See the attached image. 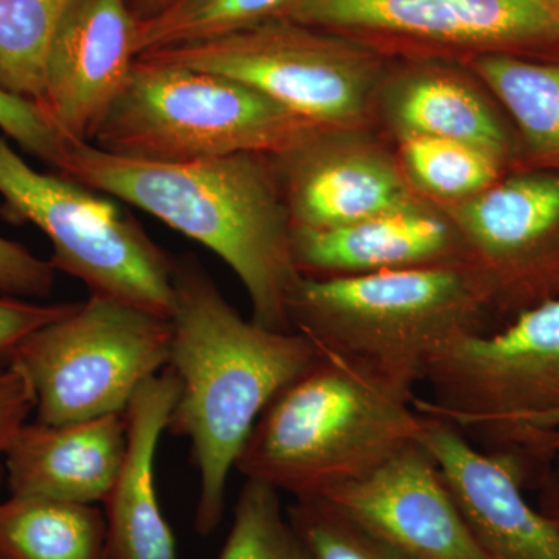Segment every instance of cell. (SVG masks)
Instances as JSON below:
<instances>
[{
    "mask_svg": "<svg viewBox=\"0 0 559 559\" xmlns=\"http://www.w3.org/2000/svg\"><path fill=\"white\" fill-rule=\"evenodd\" d=\"M168 366L179 395L167 430L190 441L200 473L194 530L210 536L226 510V488L260 415L311 366L318 349L299 331L242 318L191 253L175 259Z\"/></svg>",
    "mask_w": 559,
    "mask_h": 559,
    "instance_id": "1",
    "label": "cell"
},
{
    "mask_svg": "<svg viewBox=\"0 0 559 559\" xmlns=\"http://www.w3.org/2000/svg\"><path fill=\"white\" fill-rule=\"evenodd\" d=\"M55 170L150 213L215 252L245 286L253 322L294 331L289 297L300 274L290 249L289 210L270 154L157 164L66 142Z\"/></svg>",
    "mask_w": 559,
    "mask_h": 559,
    "instance_id": "2",
    "label": "cell"
},
{
    "mask_svg": "<svg viewBox=\"0 0 559 559\" xmlns=\"http://www.w3.org/2000/svg\"><path fill=\"white\" fill-rule=\"evenodd\" d=\"M491 294L474 263L300 277L289 319L318 352L415 396L429 364L452 342L480 333Z\"/></svg>",
    "mask_w": 559,
    "mask_h": 559,
    "instance_id": "3",
    "label": "cell"
},
{
    "mask_svg": "<svg viewBox=\"0 0 559 559\" xmlns=\"http://www.w3.org/2000/svg\"><path fill=\"white\" fill-rule=\"evenodd\" d=\"M414 399L318 352L260 415L235 468L296 500L323 498L417 443Z\"/></svg>",
    "mask_w": 559,
    "mask_h": 559,
    "instance_id": "4",
    "label": "cell"
},
{
    "mask_svg": "<svg viewBox=\"0 0 559 559\" xmlns=\"http://www.w3.org/2000/svg\"><path fill=\"white\" fill-rule=\"evenodd\" d=\"M316 128L240 81L138 57L92 145L128 159L183 164L275 156Z\"/></svg>",
    "mask_w": 559,
    "mask_h": 559,
    "instance_id": "5",
    "label": "cell"
},
{
    "mask_svg": "<svg viewBox=\"0 0 559 559\" xmlns=\"http://www.w3.org/2000/svg\"><path fill=\"white\" fill-rule=\"evenodd\" d=\"M0 213L38 227L55 270L79 278L91 296L171 318L175 259L109 197L35 170L0 134Z\"/></svg>",
    "mask_w": 559,
    "mask_h": 559,
    "instance_id": "6",
    "label": "cell"
},
{
    "mask_svg": "<svg viewBox=\"0 0 559 559\" xmlns=\"http://www.w3.org/2000/svg\"><path fill=\"white\" fill-rule=\"evenodd\" d=\"M170 319L91 296L36 330L14 353L35 393V421L69 425L123 414L135 392L167 369Z\"/></svg>",
    "mask_w": 559,
    "mask_h": 559,
    "instance_id": "7",
    "label": "cell"
},
{
    "mask_svg": "<svg viewBox=\"0 0 559 559\" xmlns=\"http://www.w3.org/2000/svg\"><path fill=\"white\" fill-rule=\"evenodd\" d=\"M425 382L430 396H415V409L492 450L559 414V296L496 333L452 342L429 364Z\"/></svg>",
    "mask_w": 559,
    "mask_h": 559,
    "instance_id": "8",
    "label": "cell"
},
{
    "mask_svg": "<svg viewBox=\"0 0 559 559\" xmlns=\"http://www.w3.org/2000/svg\"><path fill=\"white\" fill-rule=\"evenodd\" d=\"M140 57L240 81L322 130L358 127L378 75L370 51L283 16L207 43Z\"/></svg>",
    "mask_w": 559,
    "mask_h": 559,
    "instance_id": "9",
    "label": "cell"
},
{
    "mask_svg": "<svg viewBox=\"0 0 559 559\" xmlns=\"http://www.w3.org/2000/svg\"><path fill=\"white\" fill-rule=\"evenodd\" d=\"M448 218L491 294L520 312L559 296V171L532 170L462 200Z\"/></svg>",
    "mask_w": 559,
    "mask_h": 559,
    "instance_id": "10",
    "label": "cell"
},
{
    "mask_svg": "<svg viewBox=\"0 0 559 559\" xmlns=\"http://www.w3.org/2000/svg\"><path fill=\"white\" fill-rule=\"evenodd\" d=\"M280 16L326 32L359 31L559 58V0H293Z\"/></svg>",
    "mask_w": 559,
    "mask_h": 559,
    "instance_id": "11",
    "label": "cell"
},
{
    "mask_svg": "<svg viewBox=\"0 0 559 559\" xmlns=\"http://www.w3.org/2000/svg\"><path fill=\"white\" fill-rule=\"evenodd\" d=\"M320 500L412 558L487 559L419 441Z\"/></svg>",
    "mask_w": 559,
    "mask_h": 559,
    "instance_id": "12",
    "label": "cell"
},
{
    "mask_svg": "<svg viewBox=\"0 0 559 559\" xmlns=\"http://www.w3.org/2000/svg\"><path fill=\"white\" fill-rule=\"evenodd\" d=\"M138 22L128 0H75L70 7L51 49L39 106L64 142H94L138 58Z\"/></svg>",
    "mask_w": 559,
    "mask_h": 559,
    "instance_id": "13",
    "label": "cell"
},
{
    "mask_svg": "<svg viewBox=\"0 0 559 559\" xmlns=\"http://www.w3.org/2000/svg\"><path fill=\"white\" fill-rule=\"evenodd\" d=\"M293 227L331 229L415 204L384 151L316 128L272 156Z\"/></svg>",
    "mask_w": 559,
    "mask_h": 559,
    "instance_id": "14",
    "label": "cell"
},
{
    "mask_svg": "<svg viewBox=\"0 0 559 559\" xmlns=\"http://www.w3.org/2000/svg\"><path fill=\"white\" fill-rule=\"evenodd\" d=\"M423 418L418 441L440 466L481 554L487 559H559V530L525 499L520 468L474 447L450 423Z\"/></svg>",
    "mask_w": 559,
    "mask_h": 559,
    "instance_id": "15",
    "label": "cell"
},
{
    "mask_svg": "<svg viewBox=\"0 0 559 559\" xmlns=\"http://www.w3.org/2000/svg\"><path fill=\"white\" fill-rule=\"evenodd\" d=\"M290 249L297 272L308 278L473 263L451 219L418 202L347 226L293 227Z\"/></svg>",
    "mask_w": 559,
    "mask_h": 559,
    "instance_id": "16",
    "label": "cell"
},
{
    "mask_svg": "<svg viewBox=\"0 0 559 559\" xmlns=\"http://www.w3.org/2000/svg\"><path fill=\"white\" fill-rule=\"evenodd\" d=\"M124 451V412L60 426L28 421L7 454V485L14 496L97 506L108 498Z\"/></svg>",
    "mask_w": 559,
    "mask_h": 559,
    "instance_id": "17",
    "label": "cell"
},
{
    "mask_svg": "<svg viewBox=\"0 0 559 559\" xmlns=\"http://www.w3.org/2000/svg\"><path fill=\"white\" fill-rule=\"evenodd\" d=\"M178 395V377L167 367L150 378L124 409L127 451L103 502L110 559H178L156 488L157 447Z\"/></svg>",
    "mask_w": 559,
    "mask_h": 559,
    "instance_id": "18",
    "label": "cell"
},
{
    "mask_svg": "<svg viewBox=\"0 0 559 559\" xmlns=\"http://www.w3.org/2000/svg\"><path fill=\"white\" fill-rule=\"evenodd\" d=\"M0 559H110L105 511L10 495L0 500Z\"/></svg>",
    "mask_w": 559,
    "mask_h": 559,
    "instance_id": "19",
    "label": "cell"
},
{
    "mask_svg": "<svg viewBox=\"0 0 559 559\" xmlns=\"http://www.w3.org/2000/svg\"><path fill=\"white\" fill-rule=\"evenodd\" d=\"M474 69L513 117L532 167L559 171V58L487 53Z\"/></svg>",
    "mask_w": 559,
    "mask_h": 559,
    "instance_id": "20",
    "label": "cell"
},
{
    "mask_svg": "<svg viewBox=\"0 0 559 559\" xmlns=\"http://www.w3.org/2000/svg\"><path fill=\"white\" fill-rule=\"evenodd\" d=\"M404 138L421 135L479 146L506 159L510 142L495 112L460 81L425 75L409 81L392 105Z\"/></svg>",
    "mask_w": 559,
    "mask_h": 559,
    "instance_id": "21",
    "label": "cell"
},
{
    "mask_svg": "<svg viewBox=\"0 0 559 559\" xmlns=\"http://www.w3.org/2000/svg\"><path fill=\"white\" fill-rule=\"evenodd\" d=\"M75 0H0V90L39 109L55 39Z\"/></svg>",
    "mask_w": 559,
    "mask_h": 559,
    "instance_id": "22",
    "label": "cell"
},
{
    "mask_svg": "<svg viewBox=\"0 0 559 559\" xmlns=\"http://www.w3.org/2000/svg\"><path fill=\"white\" fill-rule=\"evenodd\" d=\"M293 0H170L153 16L138 22L140 55L178 49L223 38L280 16Z\"/></svg>",
    "mask_w": 559,
    "mask_h": 559,
    "instance_id": "23",
    "label": "cell"
},
{
    "mask_svg": "<svg viewBox=\"0 0 559 559\" xmlns=\"http://www.w3.org/2000/svg\"><path fill=\"white\" fill-rule=\"evenodd\" d=\"M403 157L412 178L443 200H466L487 190L499 178L496 154L455 140L404 138Z\"/></svg>",
    "mask_w": 559,
    "mask_h": 559,
    "instance_id": "24",
    "label": "cell"
},
{
    "mask_svg": "<svg viewBox=\"0 0 559 559\" xmlns=\"http://www.w3.org/2000/svg\"><path fill=\"white\" fill-rule=\"evenodd\" d=\"M216 559L314 558L283 510L280 491L261 481L246 480L229 535Z\"/></svg>",
    "mask_w": 559,
    "mask_h": 559,
    "instance_id": "25",
    "label": "cell"
},
{
    "mask_svg": "<svg viewBox=\"0 0 559 559\" xmlns=\"http://www.w3.org/2000/svg\"><path fill=\"white\" fill-rule=\"evenodd\" d=\"M286 513L314 559H415L323 500H296Z\"/></svg>",
    "mask_w": 559,
    "mask_h": 559,
    "instance_id": "26",
    "label": "cell"
},
{
    "mask_svg": "<svg viewBox=\"0 0 559 559\" xmlns=\"http://www.w3.org/2000/svg\"><path fill=\"white\" fill-rule=\"evenodd\" d=\"M0 132L32 156L57 168L66 142L31 102L0 90Z\"/></svg>",
    "mask_w": 559,
    "mask_h": 559,
    "instance_id": "27",
    "label": "cell"
},
{
    "mask_svg": "<svg viewBox=\"0 0 559 559\" xmlns=\"http://www.w3.org/2000/svg\"><path fill=\"white\" fill-rule=\"evenodd\" d=\"M57 270L24 245L0 237V294L21 299H46L55 288Z\"/></svg>",
    "mask_w": 559,
    "mask_h": 559,
    "instance_id": "28",
    "label": "cell"
},
{
    "mask_svg": "<svg viewBox=\"0 0 559 559\" xmlns=\"http://www.w3.org/2000/svg\"><path fill=\"white\" fill-rule=\"evenodd\" d=\"M75 305L76 301L40 304V301L0 294V370L11 366L14 353L25 337L55 320L64 318L75 308Z\"/></svg>",
    "mask_w": 559,
    "mask_h": 559,
    "instance_id": "29",
    "label": "cell"
},
{
    "mask_svg": "<svg viewBox=\"0 0 559 559\" xmlns=\"http://www.w3.org/2000/svg\"><path fill=\"white\" fill-rule=\"evenodd\" d=\"M35 412V393L24 371L16 366L0 370V479L11 443Z\"/></svg>",
    "mask_w": 559,
    "mask_h": 559,
    "instance_id": "30",
    "label": "cell"
},
{
    "mask_svg": "<svg viewBox=\"0 0 559 559\" xmlns=\"http://www.w3.org/2000/svg\"><path fill=\"white\" fill-rule=\"evenodd\" d=\"M496 454H503L513 459L514 462H521L525 457L535 460H550L557 469V479L559 480V425L555 428L540 430V432L528 433L521 437L507 447L506 450L498 451Z\"/></svg>",
    "mask_w": 559,
    "mask_h": 559,
    "instance_id": "31",
    "label": "cell"
},
{
    "mask_svg": "<svg viewBox=\"0 0 559 559\" xmlns=\"http://www.w3.org/2000/svg\"><path fill=\"white\" fill-rule=\"evenodd\" d=\"M540 511H543L559 530V480L557 477H554V479L547 484L543 500H540Z\"/></svg>",
    "mask_w": 559,
    "mask_h": 559,
    "instance_id": "32",
    "label": "cell"
},
{
    "mask_svg": "<svg viewBox=\"0 0 559 559\" xmlns=\"http://www.w3.org/2000/svg\"><path fill=\"white\" fill-rule=\"evenodd\" d=\"M170 0H128V5L139 21L153 16L157 11L164 9Z\"/></svg>",
    "mask_w": 559,
    "mask_h": 559,
    "instance_id": "33",
    "label": "cell"
},
{
    "mask_svg": "<svg viewBox=\"0 0 559 559\" xmlns=\"http://www.w3.org/2000/svg\"><path fill=\"white\" fill-rule=\"evenodd\" d=\"M558 425H559V414L554 415V417L547 418L546 421L539 423V425L533 426V428H528V429L522 430V432L514 433V436H511L510 439L507 440V444H511V443H513V441L521 439V437L528 436V433L540 432V430L551 429Z\"/></svg>",
    "mask_w": 559,
    "mask_h": 559,
    "instance_id": "34",
    "label": "cell"
}]
</instances>
